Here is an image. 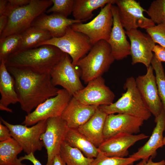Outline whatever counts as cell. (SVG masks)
Returning a JSON list of instances; mask_svg holds the SVG:
<instances>
[{
  "instance_id": "obj_1",
  "label": "cell",
  "mask_w": 165,
  "mask_h": 165,
  "mask_svg": "<svg viewBox=\"0 0 165 165\" xmlns=\"http://www.w3.org/2000/svg\"><path fill=\"white\" fill-rule=\"evenodd\" d=\"M15 81L21 109L28 114L46 100L56 96L59 89L52 83L50 74L30 69L6 67Z\"/></svg>"
},
{
  "instance_id": "obj_2",
  "label": "cell",
  "mask_w": 165,
  "mask_h": 165,
  "mask_svg": "<svg viewBox=\"0 0 165 165\" xmlns=\"http://www.w3.org/2000/svg\"><path fill=\"white\" fill-rule=\"evenodd\" d=\"M65 53L57 47L45 45L18 51L5 61L6 67L26 68L41 74H50Z\"/></svg>"
},
{
  "instance_id": "obj_3",
  "label": "cell",
  "mask_w": 165,
  "mask_h": 165,
  "mask_svg": "<svg viewBox=\"0 0 165 165\" xmlns=\"http://www.w3.org/2000/svg\"><path fill=\"white\" fill-rule=\"evenodd\" d=\"M115 60L109 44L101 40L94 45L87 55L79 60L75 65L80 68L81 79L87 83L102 76Z\"/></svg>"
},
{
  "instance_id": "obj_4",
  "label": "cell",
  "mask_w": 165,
  "mask_h": 165,
  "mask_svg": "<svg viewBox=\"0 0 165 165\" xmlns=\"http://www.w3.org/2000/svg\"><path fill=\"white\" fill-rule=\"evenodd\" d=\"M126 91L115 103L103 105L100 108L108 115L116 113L125 114L148 120L152 114L143 101L137 88L135 79L127 78L123 86Z\"/></svg>"
},
{
  "instance_id": "obj_5",
  "label": "cell",
  "mask_w": 165,
  "mask_h": 165,
  "mask_svg": "<svg viewBox=\"0 0 165 165\" xmlns=\"http://www.w3.org/2000/svg\"><path fill=\"white\" fill-rule=\"evenodd\" d=\"M53 4L52 0H31L28 5L15 7L10 5L7 25L0 38L21 34L31 26L34 20Z\"/></svg>"
},
{
  "instance_id": "obj_6",
  "label": "cell",
  "mask_w": 165,
  "mask_h": 165,
  "mask_svg": "<svg viewBox=\"0 0 165 165\" xmlns=\"http://www.w3.org/2000/svg\"><path fill=\"white\" fill-rule=\"evenodd\" d=\"M45 45L54 46L69 55L72 64L78 61L87 54L93 45L89 38L84 34L73 30L70 26L61 37L51 38L38 44L35 48Z\"/></svg>"
},
{
  "instance_id": "obj_7",
  "label": "cell",
  "mask_w": 165,
  "mask_h": 165,
  "mask_svg": "<svg viewBox=\"0 0 165 165\" xmlns=\"http://www.w3.org/2000/svg\"><path fill=\"white\" fill-rule=\"evenodd\" d=\"M112 4L109 3L101 8L99 14L90 21L84 24H75L71 27L73 30L86 35L93 46L101 40L107 41L109 38L113 25L111 9Z\"/></svg>"
},
{
  "instance_id": "obj_8",
  "label": "cell",
  "mask_w": 165,
  "mask_h": 165,
  "mask_svg": "<svg viewBox=\"0 0 165 165\" xmlns=\"http://www.w3.org/2000/svg\"><path fill=\"white\" fill-rule=\"evenodd\" d=\"M0 121L9 130L12 137L22 147L26 154L40 151L44 145L40 140L46 126V120L40 121L31 127L24 125H14L0 117Z\"/></svg>"
},
{
  "instance_id": "obj_9",
  "label": "cell",
  "mask_w": 165,
  "mask_h": 165,
  "mask_svg": "<svg viewBox=\"0 0 165 165\" xmlns=\"http://www.w3.org/2000/svg\"><path fill=\"white\" fill-rule=\"evenodd\" d=\"M72 97L65 89H59L56 96L48 99L26 115L22 124L28 127L50 118L61 117Z\"/></svg>"
},
{
  "instance_id": "obj_10",
  "label": "cell",
  "mask_w": 165,
  "mask_h": 165,
  "mask_svg": "<svg viewBox=\"0 0 165 165\" xmlns=\"http://www.w3.org/2000/svg\"><path fill=\"white\" fill-rule=\"evenodd\" d=\"M50 74L54 86H61L72 96L84 87L80 79L81 72L72 64L66 53L53 68Z\"/></svg>"
},
{
  "instance_id": "obj_11",
  "label": "cell",
  "mask_w": 165,
  "mask_h": 165,
  "mask_svg": "<svg viewBox=\"0 0 165 165\" xmlns=\"http://www.w3.org/2000/svg\"><path fill=\"white\" fill-rule=\"evenodd\" d=\"M68 129L61 117L51 118L46 120V130L40 137L47 151L46 165H53L54 158L59 154L61 146L65 141Z\"/></svg>"
},
{
  "instance_id": "obj_12",
  "label": "cell",
  "mask_w": 165,
  "mask_h": 165,
  "mask_svg": "<svg viewBox=\"0 0 165 165\" xmlns=\"http://www.w3.org/2000/svg\"><path fill=\"white\" fill-rule=\"evenodd\" d=\"M121 24L126 31L138 28L145 30L155 26L150 18L145 17L143 13L146 12L139 2L134 0H116Z\"/></svg>"
},
{
  "instance_id": "obj_13",
  "label": "cell",
  "mask_w": 165,
  "mask_h": 165,
  "mask_svg": "<svg viewBox=\"0 0 165 165\" xmlns=\"http://www.w3.org/2000/svg\"><path fill=\"white\" fill-rule=\"evenodd\" d=\"M73 97L83 104L100 106L112 104L115 95L101 76L89 82L86 87Z\"/></svg>"
},
{
  "instance_id": "obj_14",
  "label": "cell",
  "mask_w": 165,
  "mask_h": 165,
  "mask_svg": "<svg viewBox=\"0 0 165 165\" xmlns=\"http://www.w3.org/2000/svg\"><path fill=\"white\" fill-rule=\"evenodd\" d=\"M147 68L145 74L136 78V83L145 104L156 118L161 113L163 105L159 95L153 68L150 65Z\"/></svg>"
},
{
  "instance_id": "obj_15",
  "label": "cell",
  "mask_w": 165,
  "mask_h": 165,
  "mask_svg": "<svg viewBox=\"0 0 165 165\" xmlns=\"http://www.w3.org/2000/svg\"><path fill=\"white\" fill-rule=\"evenodd\" d=\"M126 34L130 41L131 64L141 63L148 67L154 57L152 50L155 46L150 36L137 29L126 31Z\"/></svg>"
},
{
  "instance_id": "obj_16",
  "label": "cell",
  "mask_w": 165,
  "mask_h": 165,
  "mask_svg": "<svg viewBox=\"0 0 165 165\" xmlns=\"http://www.w3.org/2000/svg\"><path fill=\"white\" fill-rule=\"evenodd\" d=\"M144 121L140 118L125 114H108L103 130L104 140L120 134H138Z\"/></svg>"
},
{
  "instance_id": "obj_17",
  "label": "cell",
  "mask_w": 165,
  "mask_h": 165,
  "mask_svg": "<svg viewBox=\"0 0 165 165\" xmlns=\"http://www.w3.org/2000/svg\"><path fill=\"white\" fill-rule=\"evenodd\" d=\"M148 137L142 133L138 134H120L104 140L98 147L105 156L124 158L129 154L128 149L138 141Z\"/></svg>"
},
{
  "instance_id": "obj_18",
  "label": "cell",
  "mask_w": 165,
  "mask_h": 165,
  "mask_svg": "<svg viewBox=\"0 0 165 165\" xmlns=\"http://www.w3.org/2000/svg\"><path fill=\"white\" fill-rule=\"evenodd\" d=\"M111 9L113 25L109 38L107 42L110 46L115 60H121L130 55V43L127 39L126 31L121 24L117 6L112 4Z\"/></svg>"
},
{
  "instance_id": "obj_19",
  "label": "cell",
  "mask_w": 165,
  "mask_h": 165,
  "mask_svg": "<svg viewBox=\"0 0 165 165\" xmlns=\"http://www.w3.org/2000/svg\"><path fill=\"white\" fill-rule=\"evenodd\" d=\"M99 106L83 104L73 97L61 117L68 128L78 129L93 116Z\"/></svg>"
},
{
  "instance_id": "obj_20",
  "label": "cell",
  "mask_w": 165,
  "mask_h": 165,
  "mask_svg": "<svg viewBox=\"0 0 165 165\" xmlns=\"http://www.w3.org/2000/svg\"><path fill=\"white\" fill-rule=\"evenodd\" d=\"M155 121L156 125L149 140L130 157L139 160H148L150 157L154 158L156 156L157 149L163 145V133L165 130V112L163 109L160 115L155 118Z\"/></svg>"
},
{
  "instance_id": "obj_21",
  "label": "cell",
  "mask_w": 165,
  "mask_h": 165,
  "mask_svg": "<svg viewBox=\"0 0 165 165\" xmlns=\"http://www.w3.org/2000/svg\"><path fill=\"white\" fill-rule=\"evenodd\" d=\"M80 23L82 22L58 14L52 13L47 15L43 13L34 20L31 26L48 31L52 38H58L65 34L68 27Z\"/></svg>"
},
{
  "instance_id": "obj_22",
  "label": "cell",
  "mask_w": 165,
  "mask_h": 165,
  "mask_svg": "<svg viewBox=\"0 0 165 165\" xmlns=\"http://www.w3.org/2000/svg\"><path fill=\"white\" fill-rule=\"evenodd\" d=\"M0 61V110L12 112V110L8 106L19 102L15 81L7 69L5 61Z\"/></svg>"
},
{
  "instance_id": "obj_23",
  "label": "cell",
  "mask_w": 165,
  "mask_h": 165,
  "mask_svg": "<svg viewBox=\"0 0 165 165\" xmlns=\"http://www.w3.org/2000/svg\"><path fill=\"white\" fill-rule=\"evenodd\" d=\"M107 115L99 106L93 116L77 129L97 148L104 141L103 130Z\"/></svg>"
},
{
  "instance_id": "obj_24",
  "label": "cell",
  "mask_w": 165,
  "mask_h": 165,
  "mask_svg": "<svg viewBox=\"0 0 165 165\" xmlns=\"http://www.w3.org/2000/svg\"><path fill=\"white\" fill-rule=\"evenodd\" d=\"M65 141L71 146L79 149L87 158L94 159L99 152L98 148L77 129L68 128Z\"/></svg>"
},
{
  "instance_id": "obj_25",
  "label": "cell",
  "mask_w": 165,
  "mask_h": 165,
  "mask_svg": "<svg viewBox=\"0 0 165 165\" xmlns=\"http://www.w3.org/2000/svg\"><path fill=\"white\" fill-rule=\"evenodd\" d=\"M116 0H74L72 13L74 19L82 22L91 19L93 11L98 8L104 7L111 3L113 5Z\"/></svg>"
},
{
  "instance_id": "obj_26",
  "label": "cell",
  "mask_w": 165,
  "mask_h": 165,
  "mask_svg": "<svg viewBox=\"0 0 165 165\" xmlns=\"http://www.w3.org/2000/svg\"><path fill=\"white\" fill-rule=\"evenodd\" d=\"M22 147L13 138L0 142V165H27L18 158Z\"/></svg>"
},
{
  "instance_id": "obj_27",
  "label": "cell",
  "mask_w": 165,
  "mask_h": 165,
  "mask_svg": "<svg viewBox=\"0 0 165 165\" xmlns=\"http://www.w3.org/2000/svg\"><path fill=\"white\" fill-rule=\"evenodd\" d=\"M21 35L19 51L35 48L39 43L52 38L48 31L33 26L25 30L21 34Z\"/></svg>"
},
{
  "instance_id": "obj_28",
  "label": "cell",
  "mask_w": 165,
  "mask_h": 165,
  "mask_svg": "<svg viewBox=\"0 0 165 165\" xmlns=\"http://www.w3.org/2000/svg\"><path fill=\"white\" fill-rule=\"evenodd\" d=\"M59 154L66 165H91L94 159L87 158L78 149L70 145L64 141Z\"/></svg>"
},
{
  "instance_id": "obj_29",
  "label": "cell",
  "mask_w": 165,
  "mask_h": 165,
  "mask_svg": "<svg viewBox=\"0 0 165 165\" xmlns=\"http://www.w3.org/2000/svg\"><path fill=\"white\" fill-rule=\"evenodd\" d=\"M21 34H15L0 38V61H4L9 56L19 50Z\"/></svg>"
},
{
  "instance_id": "obj_30",
  "label": "cell",
  "mask_w": 165,
  "mask_h": 165,
  "mask_svg": "<svg viewBox=\"0 0 165 165\" xmlns=\"http://www.w3.org/2000/svg\"><path fill=\"white\" fill-rule=\"evenodd\" d=\"M151 64L155 71L158 93L162 104L163 109L165 112V74L164 69L161 62L159 61L154 55Z\"/></svg>"
},
{
  "instance_id": "obj_31",
  "label": "cell",
  "mask_w": 165,
  "mask_h": 165,
  "mask_svg": "<svg viewBox=\"0 0 165 165\" xmlns=\"http://www.w3.org/2000/svg\"><path fill=\"white\" fill-rule=\"evenodd\" d=\"M146 12L154 24L165 23V0L153 1Z\"/></svg>"
},
{
  "instance_id": "obj_32",
  "label": "cell",
  "mask_w": 165,
  "mask_h": 165,
  "mask_svg": "<svg viewBox=\"0 0 165 165\" xmlns=\"http://www.w3.org/2000/svg\"><path fill=\"white\" fill-rule=\"evenodd\" d=\"M138 160L136 159L130 157L127 158L109 157L99 151L91 165H133L134 162Z\"/></svg>"
},
{
  "instance_id": "obj_33",
  "label": "cell",
  "mask_w": 165,
  "mask_h": 165,
  "mask_svg": "<svg viewBox=\"0 0 165 165\" xmlns=\"http://www.w3.org/2000/svg\"><path fill=\"white\" fill-rule=\"evenodd\" d=\"M53 5L46 10L47 13H53L68 18L72 12L74 0H52Z\"/></svg>"
},
{
  "instance_id": "obj_34",
  "label": "cell",
  "mask_w": 165,
  "mask_h": 165,
  "mask_svg": "<svg viewBox=\"0 0 165 165\" xmlns=\"http://www.w3.org/2000/svg\"><path fill=\"white\" fill-rule=\"evenodd\" d=\"M155 43L165 48V23L151 27L146 30Z\"/></svg>"
},
{
  "instance_id": "obj_35",
  "label": "cell",
  "mask_w": 165,
  "mask_h": 165,
  "mask_svg": "<svg viewBox=\"0 0 165 165\" xmlns=\"http://www.w3.org/2000/svg\"><path fill=\"white\" fill-rule=\"evenodd\" d=\"M155 57L160 62H165V48L160 45L154 46L152 50Z\"/></svg>"
},
{
  "instance_id": "obj_36",
  "label": "cell",
  "mask_w": 165,
  "mask_h": 165,
  "mask_svg": "<svg viewBox=\"0 0 165 165\" xmlns=\"http://www.w3.org/2000/svg\"><path fill=\"white\" fill-rule=\"evenodd\" d=\"M0 122V141H4L12 138L10 131L5 125Z\"/></svg>"
},
{
  "instance_id": "obj_37",
  "label": "cell",
  "mask_w": 165,
  "mask_h": 165,
  "mask_svg": "<svg viewBox=\"0 0 165 165\" xmlns=\"http://www.w3.org/2000/svg\"><path fill=\"white\" fill-rule=\"evenodd\" d=\"M22 161L24 160H27L31 162L33 165H42L41 162L35 157L34 153H31L29 154H25L24 156L19 158Z\"/></svg>"
},
{
  "instance_id": "obj_38",
  "label": "cell",
  "mask_w": 165,
  "mask_h": 165,
  "mask_svg": "<svg viewBox=\"0 0 165 165\" xmlns=\"http://www.w3.org/2000/svg\"><path fill=\"white\" fill-rule=\"evenodd\" d=\"M152 158L150 157L148 160H142L135 165H165V161L162 160L158 162H154Z\"/></svg>"
},
{
  "instance_id": "obj_39",
  "label": "cell",
  "mask_w": 165,
  "mask_h": 165,
  "mask_svg": "<svg viewBox=\"0 0 165 165\" xmlns=\"http://www.w3.org/2000/svg\"><path fill=\"white\" fill-rule=\"evenodd\" d=\"M9 4L15 7H21L28 4L31 0H8Z\"/></svg>"
},
{
  "instance_id": "obj_40",
  "label": "cell",
  "mask_w": 165,
  "mask_h": 165,
  "mask_svg": "<svg viewBox=\"0 0 165 165\" xmlns=\"http://www.w3.org/2000/svg\"><path fill=\"white\" fill-rule=\"evenodd\" d=\"M8 17L5 15L0 16V35L6 28L8 22Z\"/></svg>"
},
{
  "instance_id": "obj_41",
  "label": "cell",
  "mask_w": 165,
  "mask_h": 165,
  "mask_svg": "<svg viewBox=\"0 0 165 165\" xmlns=\"http://www.w3.org/2000/svg\"><path fill=\"white\" fill-rule=\"evenodd\" d=\"M8 1L0 0V16L4 13L8 6Z\"/></svg>"
},
{
  "instance_id": "obj_42",
  "label": "cell",
  "mask_w": 165,
  "mask_h": 165,
  "mask_svg": "<svg viewBox=\"0 0 165 165\" xmlns=\"http://www.w3.org/2000/svg\"><path fill=\"white\" fill-rule=\"evenodd\" d=\"M53 165H66V164L59 154L56 155L54 157Z\"/></svg>"
},
{
  "instance_id": "obj_43",
  "label": "cell",
  "mask_w": 165,
  "mask_h": 165,
  "mask_svg": "<svg viewBox=\"0 0 165 165\" xmlns=\"http://www.w3.org/2000/svg\"><path fill=\"white\" fill-rule=\"evenodd\" d=\"M163 145H165V136L163 138Z\"/></svg>"
}]
</instances>
